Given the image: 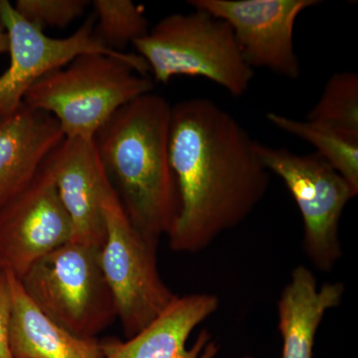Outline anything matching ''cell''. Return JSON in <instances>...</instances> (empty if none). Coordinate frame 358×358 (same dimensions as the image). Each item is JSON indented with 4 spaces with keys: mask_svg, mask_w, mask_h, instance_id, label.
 I'll use <instances>...</instances> for the list:
<instances>
[{
    "mask_svg": "<svg viewBox=\"0 0 358 358\" xmlns=\"http://www.w3.org/2000/svg\"><path fill=\"white\" fill-rule=\"evenodd\" d=\"M236 117L207 98L171 107L169 159L178 213L171 249L197 253L243 223L265 197L271 173Z\"/></svg>",
    "mask_w": 358,
    "mask_h": 358,
    "instance_id": "cell-1",
    "label": "cell"
},
{
    "mask_svg": "<svg viewBox=\"0 0 358 358\" xmlns=\"http://www.w3.org/2000/svg\"><path fill=\"white\" fill-rule=\"evenodd\" d=\"M171 107L164 96L145 94L117 110L93 141L124 211L157 243L169 234L178 213L169 159Z\"/></svg>",
    "mask_w": 358,
    "mask_h": 358,
    "instance_id": "cell-2",
    "label": "cell"
},
{
    "mask_svg": "<svg viewBox=\"0 0 358 358\" xmlns=\"http://www.w3.org/2000/svg\"><path fill=\"white\" fill-rule=\"evenodd\" d=\"M145 64L84 54L33 84L22 103L55 117L65 138L94 141L117 110L154 91Z\"/></svg>",
    "mask_w": 358,
    "mask_h": 358,
    "instance_id": "cell-3",
    "label": "cell"
},
{
    "mask_svg": "<svg viewBox=\"0 0 358 358\" xmlns=\"http://www.w3.org/2000/svg\"><path fill=\"white\" fill-rule=\"evenodd\" d=\"M133 45L157 83L179 76L205 78L231 96H242L255 75L229 24L199 8L166 16Z\"/></svg>",
    "mask_w": 358,
    "mask_h": 358,
    "instance_id": "cell-4",
    "label": "cell"
},
{
    "mask_svg": "<svg viewBox=\"0 0 358 358\" xmlns=\"http://www.w3.org/2000/svg\"><path fill=\"white\" fill-rule=\"evenodd\" d=\"M102 208L105 239L99 262L127 338H133L176 298L162 281L152 241L131 222L112 185H106Z\"/></svg>",
    "mask_w": 358,
    "mask_h": 358,
    "instance_id": "cell-5",
    "label": "cell"
},
{
    "mask_svg": "<svg viewBox=\"0 0 358 358\" xmlns=\"http://www.w3.org/2000/svg\"><path fill=\"white\" fill-rule=\"evenodd\" d=\"M99 250L70 240L20 279L42 313L79 338H95L117 317Z\"/></svg>",
    "mask_w": 358,
    "mask_h": 358,
    "instance_id": "cell-6",
    "label": "cell"
},
{
    "mask_svg": "<svg viewBox=\"0 0 358 358\" xmlns=\"http://www.w3.org/2000/svg\"><path fill=\"white\" fill-rule=\"evenodd\" d=\"M257 152L268 173L282 179L298 205L308 258L322 272L333 270L343 255L339 221L346 204L357 194L317 152L299 155L259 143Z\"/></svg>",
    "mask_w": 358,
    "mask_h": 358,
    "instance_id": "cell-7",
    "label": "cell"
},
{
    "mask_svg": "<svg viewBox=\"0 0 358 358\" xmlns=\"http://www.w3.org/2000/svg\"><path fill=\"white\" fill-rule=\"evenodd\" d=\"M95 23L92 14L70 36L52 38L43 29L24 20L10 2L0 0V25L8 35L10 55L8 68L0 76V115L17 109L33 84L52 71L69 64L78 56L103 54L148 65L136 53L107 48L95 35Z\"/></svg>",
    "mask_w": 358,
    "mask_h": 358,
    "instance_id": "cell-8",
    "label": "cell"
},
{
    "mask_svg": "<svg viewBox=\"0 0 358 358\" xmlns=\"http://www.w3.org/2000/svg\"><path fill=\"white\" fill-rule=\"evenodd\" d=\"M187 3L229 24L252 69L268 70L289 80L301 77L294 23L306 9L320 6L319 0H189Z\"/></svg>",
    "mask_w": 358,
    "mask_h": 358,
    "instance_id": "cell-9",
    "label": "cell"
},
{
    "mask_svg": "<svg viewBox=\"0 0 358 358\" xmlns=\"http://www.w3.org/2000/svg\"><path fill=\"white\" fill-rule=\"evenodd\" d=\"M72 238L47 160L31 182L0 206V268L21 279Z\"/></svg>",
    "mask_w": 358,
    "mask_h": 358,
    "instance_id": "cell-10",
    "label": "cell"
},
{
    "mask_svg": "<svg viewBox=\"0 0 358 358\" xmlns=\"http://www.w3.org/2000/svg\"><path fill=\"white\" fill-rule=\"evenodd\" d=\"M71 225V241L100 249L105 239L102 201L109 182L93 141L64 138L47 159Z\"/></svg>",
    "mask_w": 358,
    "mask_h": 358,
    "instance_id": "cell-11",
    "label": "cell"
},
{
    "mask_svg": "<svg viewBox=\"0 0 358 358\" xmlns=\"http://www.w3.org/2000/svg\"><path fill=\"white\" fill-rule=\"evenodd\" d=\"M217 296L192 294L174 299L159 317L133 338L102 343L103 358H215L218 343L206 329L188 348L195 327L218 310Z\"/></svg>",
    "mask_w": 358,
    "mask_h": 358,
    "instance_id": "cell-12",
    "label": "cell"
},
{
    "mask_svg": "<svg viewBox=\"0 0 358 358\" xmlns=\"http://www.w3.org/2000/svg\"><path fill=\"white\" fill-rule=\"evenodd\" d=\"M64 138L55 117L23 103L0 115V206L31 182Z\"/></svg>",
    "mask_w": 358,
    "mask_h": 358,
    "instance_id": "cell-13",
    "label": "cell"
},
{
    "mask_svg": "<svg viewBox=\"0 0 358 358\" xmlns=\"http://www.w3.org/2000/svg\"><path fill=\"white\" fill-rule=\"evenodd\" d=\"M345 291V285L338 282L319 288L310 268L303 265L294 268L278 303L282 358H313L320 322L327 310L341 303Z\"/></svg>",
    "mask_w": 358,
    "mask_h": 358,
    "instance_id": "cell-14",
    "label": "cell"
},
{
    "mask_svg": "<svg viewBox=\"0 0 358 358\" xmlns=\"http://www.w3.org/2000/svg\"><path fill=\"white\" fill-rule=\"evenodd\" d=\"M11 287L9 341L14 358H103L102 343L66 331L37 308L18 278Z\"/></svg>",
    "mask_w": 358,
    "mask_h": 358,
    "instance_id": "cell-15",
    "label": "cell"
},
{
    "mask_svg": "<svg viewBox=\"0 0 358 358\" xmlns=\"http://www.w3.org/2000/svg\"><path fill=\"white\" fill-rule=\"evenodd\" d=\"M268 120L275 128L307 141L317 154L327 160L353 192L358 193V140L339 133L336 129L308 121L293 119L278 113H268Z\"/></svg>",
    "mask_w": 358,
    "mask_h": 358,
    "instance_id": "cell-16",
    "label": "cell"
},
{
    "mask_svg": "<svg viewBox=\"0 0 358 358\" xmlns=\"http://www.w3.org/2000/svg\"><path fill=\"white\" fill-rule=\"evenodd\" d=\"M306 120L358 140L357 73H336L329 78Z\"/></svg>",
    "mask_w": 358,
    "mask_h": 358,
    "instance_id": "cell-17",
    "label": "cell"
},
{
    "mask_svg": "<svg viewBox=\"0 0 358 358\" xmlns=\"http://www.w3.org/2000/svg\"><path fill=\"white\" fill-rule=\"evenodd\" d=\"M93 6L95 35L110 50L122 52L150 30L143 7L131 0H95Z\"/></svg>",
    "mask_w": 358,
    "mask_h": 358,
    "instance_id": "cell-18",
    "label": "cell"
},
{
    "mask_svg": "<svg viewBox=\"0 0 358 358\" xmlns=\"http://www.w3.org/2000/svg\"><path fill=\"white\" fill-rule=\"evenodd\" d=\"M88 0H17L14 8L24 20L43 29L64 28L83 15Z\"/></svg>",
    "mask_w": 358,
    "mask_h": 358,
    "instance_id": "cell-19",
    "label": "cell"
},
{
    "mask_svg": "<svg viewBox=\"0 0 358 358\" xmlns=\"http://www.w3.org/2000/svg\"><path fill=\"white\" fill-rule=\"evenodd\" d=\"M11 287L8 273L0 270V358H14L9 341Z\"/></svg>",
    "mask_w": 358,
    "mask_h": 358,
    "instance_id": "cell-20",
    "label": "cell"
},
{
    "mask_svg": "<svg viewBox=\"0 0 358 358\" xmlns=\"http://www.w3.org/2000/svg\"><path fill=\"white\" fill-rule=\"evenodd\" d=\"M8 35H7L6 29L0 25V54L6 53V52H8Z\"/></svg>",
    "mask_w": 358,
    "mask_h": 358,
    "instance_id": "cell-21",
    "label": "cell"
},
{
    "mask_svg": "<svg viewBox=\"0 0 358 358\" xmlns=\"http://www.w3.org/2000/svg\"><path fill=\"white\" fill-rule=\"evenodd\" d=\"M243 358H254V357H244Z\"/></svg>",
    "mask_w": 358,
    "mask_h": 358,
    "instance_id": "cell-22",
    "label": "cell"
},
{
    "mask_svg": "<svg viewBox=\"0 0 358 358\" xmlns=\"http://www.w3.org/2000/svg\"><path fill=\"white\" fill-rule=\"evenodd\" d=\"M0 270H1V268H0Z\"/></svg>",
    "mask_w": 358,
    "mask_h": 358,
    "instance_id": "cell-23",
    "label": "cell"
}]
</instances>
